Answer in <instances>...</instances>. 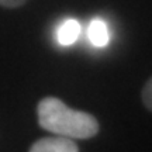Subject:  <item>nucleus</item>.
Wrapping results in <instances>:
<instances>
[{"mask_svg":"<svg viewBox=\"0 0 152 152\" xmlns=\"http://www.w3.org/2000/svg\"><path fill=\"white\" fill-rule=\"evenodd\" d=\"M79 34H80V24L73 18H69L62 23V26L58 30V41L61 45L68 47L77 39Z\"/></svg>","mask_w":152,"mask_h":152,"instance_id":"20e7f679","label":"nucleus"},{"mask_svg":"<svg viewBox=\"0 0 152 152\" xmlns=\"http://www.w3.org/2000/svg\"><path fill=\"white\" fill-rule=\"evenodd\" d=\"M38 124L44 130L71 140H86L99 132L97 120L92 114L68 107L56 97H45L38 104Z\"/></svg>","mask_w":152,"mask_h":152,"instance_id":"f257e3e1","label":"nucleus"},{"mask_svg":"<svg viewBox=\"0 0 152 152\" xmlns=\"http://www.w3.org/2000/svg\"><path fill=\"white\" fill-rule=\"evenodd\" d=\"M87 35H89V39L90 42L94 45V47H99V48H103L109 44L110 39V34H109V28H107V24L100 20V18H96L90 23L89 26V30H87Z\"/></svg>","mask_w":152,"mask_h":152,"instance_id":"7ed1b4c3","label":"nucleus"},{"mask_svg":"<svg viewBox=\"0 0 152 152\" xmlns=\"http://www.w3.org/2000/svg\"><path fill=\"white\" fill-rule=\"evenodd\" d=\"M30 152H79V148L71 138L56 135L38 140Z\"/></svg>","mask_w":152,"mask_h":152,"instance_id":"f03ea898","label":"nucleus"},{"mask_svg":"<svg viewBox=\"0 0 152 152\" xmlns=\"http://www.w3.org/2000/svg\"><path fill=\"white\" fill-rule=\"evenodd\" d=\"M27 0H0V6L4 7H18V6L24 4Z\"/></svg>","mask_w":152,"mask_h":152,"instance_id":"423d86ee","label":"nucleus"},{"mask_svg":"<svg viewBox=\"0 0 152 152\" xmlns=\"http://www.w3.org/2000/svg\"><path fill=\"white\" fill-rule=\"evenodd\" d=\"M142 100H144L145 106L148 107V110L152 111V77L147 82V85H145L144 90H142Z\"/></svg>","mask_w":152,"mask_h":152,"instance_id":"39448f33","label":"nucleus"}]
</instances>
